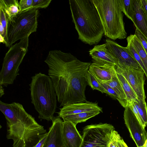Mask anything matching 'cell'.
<instances>
[{
    "label": "cell",
    "mask_w": 147,
    "mask_h": 147,
    "mask_svg": "<svg viewBox=\"0 0 147 147\" xmlns=\"http://www.w3.org/2000/svg\"><path fill=\"white\" fill-rule=\"evenodd\" d=\"M45 62L60 107L87 101V73L91 63L78 59L70 53L50 51Z\"/></svg>",
    "instance_id": "1"
},
{
    "label": "cell",
    "mask_w": 147,
    "mask_h": 147,
    "mask_svg": "<svg viewBox=\"0 0 147 147\" xmlns=\"http://www.w3.org/2000/svg\"><path fill=\"white\" fill-rule=\"evenodd\" d=\"M0 110L6 120L7 138L13 140V147H33L47 133L19 103L0 100Z\"/></svg>",
    "instance_id": "2"
},
{
    "label": "cell",
    "mask_w": 147,
    "mask_h": 147,
    "mask_svg": "<svg viewBox=\"0 0 147 147\" xmlns=\"http://www.w3.org/2000/svg\"><path fill=\"white\" fill-rule=\"evenodd\" d=\"M69 3L79 39L90 45L98 43L104 31L93 0H69Z\"/></svg>",
    "instance_id": "3"
},
{
    "label": "cell",
    "mask_w": 147,
    "mask_h": 147,
    "mask_svg": "<svg viewBox=\"0 0 147 147\" xmlns=\"http://www.w3.org/2000/svg\"><path fill=\"white\" fill-rule=\"evenodd\" d=\"M29 84L32 103L38 113V118L52 120L57 106L56 94L49 76L39 73L31 77Z\"/></svg>",
    "instance_id": "4"
},
{
    "label": "cell",
    "mask_w": 147,
    "mask_h": 147,
    "mask_svg": "<svg viewBox=\"0 0 147 147\" xmlns=\"http://www.w3.org/2000/svg\"><path fill=\"white\" fill-rule=\"evenodd\" d=\"M103 26L104 34L113 40L127 37L123 13L119 0H93Z\"/></svg>",
    "instance_id": "5"
},
{
    "label": "cell",
    "mask_w": 147,
    "mask_h": 147,
    "mask_svg": "<svg viewBox=\"0 0 147 147\" xmlns=\"http://www.w3.org/2000/svg\"><path fill=\"white\" fill-rule=\"evenodd\" d=\"M29 36L12 45L5 54L0 72V85L7 87L13 84L19 75V67L28 51Z\"/></svg>",
    "instance_id": "6"
},
{
    "label": "cell",
    "mask_w": 147,
    "mask_h": 147,
    "mask_svg": "<svg viewBox=\"0 0 147 147\" xmlns=\"http://www.w3.org/2000/svg\"><path fill=\"white\" fill-rule=\"evenodd\" d=\"M38 16V9H30L20 12L12 22H8L7 36L9 47L36 31Z\"/></svg>",
    "instance_id": "7"
},
{
    "label": "cell",
    "mask_w": 147,
    "mask_h": 147,
    "mask_svg": "<svg viewBox=\"0 0 147 147\" xmlns=\"http://www.w3.org/2000/svg\"><path fill=\"white\" fill-rule=\"evenodd\" d=\"M114 130L113 126L107 123L87 125L83 130L80 147H108Z\"/></svg>",
    "instance_id": "8"
},
{
    "label": "cell",
    "mask_w": 147,
    "mask_h": 147,
    "mask_svg": "<svg viewBox=\"0 0 147 147\" xmlns=\"http://www.w3.org/2000/svg\"><path fill=\"white\" fill-rule=\"evenodd\" d=\"M116 71L122 75L131 85L138 99L145 102L146 96L144 90L145 74L144 71L117 65Z\"/></svg>",
    "instance_id": "9"
},
{
    "label": "cell",
    "mask_w": 147,
    "mask_h": 147,
    "mask_svg": "<svg viewBox=\"0 0 147 147\" xmlns=\"http://www.w3.org/2000/svg\"><path fill=\"white\" fill-rule=\"evenodd\" d=\"M105 41L107 48L117 60V65L144 71L126 47H122L110 39H107Z\"/></svg>",
    "instance_id": "10"
},
{
    "label": "cell",
    "mask_w": 147,
    "mask_h": 147,
    "mask_svg": "<svg viewBox=\"0 0 147 147\" xmlns=\"http://www.w3.org/2000/svg\"><path fill=\"white\" fill-rule=\"evenodd\" d=\"M124 119L131 137L137 147H142L146 138V133L129 106L125 108Z\"/></svg>",
    "instance_id": "11"
},
{
    "label": "cell",
    "mask_w": 147,
    "mask_h": 147,
    "mask_svg": "<svg viewBox=\"0 0 147 147\" xmlns=\"http://www.w3.org/2000/svg\"><path fill=\"white\" fill-rule=\"evenodd\" d=\"M52 121L43 147H67L62 134L63 121L58 116L54 117Z\"/></svg>",
    "instance_id": "12"
},
{
    "label": "cell",
    "mask_w": 147,
    "mask_h": 147,
    "mask_svg": "<svg viewBox=\"0 0 147 147\" xmlns=\"http://www.w3.org/2000/svg\"><path fill=\"white\" fill-rule=\"evenodd\" d=\"M98 103L87 101L85 102L73 103L66 105L60 108L57 113L59 117L84 112L98 111L102 112V108Z\"/></svg>",
    "instance_id": "13"
},
{
    "label": "cell",
    "mask_w": 147,
    "mask_h": 147,
    "mask_svg": "<svg viewBox=\"0 0 147 147\" xmlns=\"http://www.w3.org/2000/svg\"><path fill=\"white\" fill-rule=\"evenodd\" d=\"M76 125L72 122L63 121L62 131L67 147H80L83 139L76 129Z\"/></svg>",
    "instance_id": "14"
},
{
    "label": "cell",
    "mask_w": 147,
    "mask_h": 147,
    "mask_svg": "<svg viewBox=\"0 0 147 147\" xmlns=\"http://www.w3.org/2000/svg\"><path fill=\"white\" fill-rule=\"evenodd\" d=\"M89 53L93 62L114 65L117 64V59L107 48L106 43L95 46Z\"/></svg>",
    "instance_id": "15"
},
{
    "label": "cell",
    "mask_w": 147,
    "mask_h": 147,
    "mask_svg": "<svg viewBox=\"0 0 147 147\" xmlns=\"http://www.w3.org/2000/svg\"><path fill=\"white\" fill-rule=\"evenodd\" d=\"M134 15L132 21L136 28L147 41V12L141 0H133Z\"/></svg>",
    "instance_id": "16"
},
{
    "label": "cell",
    "mask_w": 147,
    "mask_h": 147,
    "mask_svg": "<svg viewBox=\"0 0 147 147\" xmlns=\"http://www.w3.org/2000/svg\"><path fill=\"white\" fill-rule=\"evenodd\" d=\"M115 66L93 62L90 65L89 71L98 80L106 82L111 80Z\"/></svg>",
    "instance_id": "17"
},
{
    "label": "cell",
    "mask_w": 147,
    "mask_h": 147,
    "mask_svg": "<svg viewBox=\"0 0 147 147\" xmlns=\"http://www.w3.org/2000/svg\"><path fill=\"white\" fill-rule=\"evenodd\" d=\"M115 92L119 98V102L125 108L128 104L125 93L116 75L115 68L111 80L105 82Z\"/></svg>",
    "instance_id": "18"
},
{
    "label": "cell",
    "mask_w": 147,
    "mask_h": 147,
    "mask_svg": "<svg viewBox=\"0 0 147 147\" xmlns=\"http://www.w3.org/2000/svg\"><path fill=\"white\" fill-rule=\"evenodd\" d=\"M0 7L5 13L8 22H12L13 18L20 13L19 3L17 0H0Z\"/></svg>",
    "instance_id": "19"
},
{
    "label": "cell",
    "mask_w": 147,
    "mask_h": 147,
    "mask_svg": "<svg viewBox=\"0 0 147 147\" xmlns=\"http://www.w3.org/2000/svg\"><path fill=\"white\" fill-rule=\"evenodd\" d=\"M100 112L98 111H90L62 116L64 121L72 122L76 125L79 123L86 121L88 119L99 114Z\"/></svg>",
    "instance_id": "20"
},
{
    "label": "cell",
    "mask_w": 147,
    "mask_h": 147,
    "mask_svg": "<svg viewBox=\"0 0 147 147\" xmlns=\"http://www.w3.org/2000/svg\"><path fill=\"white\" fill-rule=\"evenodd\" d=\"M115 71L117 76L126 95L128 102L132 101L138 102L139 100L131 85L122 75L117 72L116 71Z\"/></svg>",
    "instance_id": "21"
},
{
    "label": "cell",
    "mask_w": 147,
    "mask_h": 147,
    "mask_svg": "<svg viewBox=\"0 0 147 147\" xmlns=\"http://www.w3.org/2000/svg\"><path fill=\"white\" fill-rule=\"evenodd\" d=\"M8 20L3 9L0 7V42L9 47L7 38Z\"/></svg>",
    "instance_id": "22"
},
{
    "label": "cell",
    "mask_w": 147,
    "mask_h": 147,
    "mask_svg": "<svg viewBox=\"0 0 147 147\" xmlns=\"http://www.w3.org/2000/svg\"><path fill=\"white\" fill-rule=\"evenodd\" d=\"M131 41L147 70V54L136 35L131 34L128 36Z\"/></svg>",
    "instance_id": "23"
},
{
    "label": "cell",
    "mask_w": 147,
    "mask_h": 147,
    "mask_svg": "<svg viewBox=\"0 0 147 147\" xmlns=\"http://www.w3.org/2000/svg\"><path fill=\"white\" fill-rule=\"evenodd\" d=\"M119 0L122 12L132 21L135 12L133 0Z\"/></svg>",
    "instance_id": "24"
},
{
    "label": "cell",
    "mask_w": 147,
    "mask_h": 147,
    "mask_svg": "<svg viewBox=\"0 0 147 147\" xmlns=\"http://www.w3.org/2000/svg\"><path fill=\"white\" fill-rule=\"evenodd\" d=\"M127 45L126 47L130 52L134 58L139 63L143 69L145 76L147 77V70L145 68L137 52L135 49L131 41L128 37L127 38Z\"/></svg>",
    "instance_id": "25"
},
{
    "label": "cell",
    "mask_w": 147,
    "mask_h": 147,
    "mask_svg": "<svg viewBox=\"0 0 147 147\" xmlns=\"http://www.w3.org/2000/svg\"><path fill=\"white\" fill-rule=\"evenodd\" d=\"M140 115L145 125H147V107L146 102L139 100L138 102H134Z\"/></svg>",
    "instance_id": "26"
},
{
    "label": "cell",
    "mask_w": 147,
    "mask_h": 147,
    "mask_svg": "<svg viewBox=\"0 0 147 147\" xmlns=\"http://www.w3.org/2000/svg\"><path fill=\"white\" fill-rule=\"evenodd\" d=\"M87 76L88 85L90 86L93 90H97L102 93H105L103 88L100 85L97 78L89 70Z\"/></svg>",
    "instance_id": "27"
},
{
    "label": "cell",
    "mask_w": 147,
    "mask_h": 147,
    "mask_svg": "<svg viewBox=\"0 0 147 147\" xmlns=\"http://www.w3.org/2000/svg\"><path fill=\"white\" fill-rule=\"evenodd\" d=\"M97 79L100 85L103 88L105 93L107 94L112 98L117 99L119 101V98L118 96L114 90L105 82Z\"/></svg>",
    "instance_id": "28"
},
{
    "label": "cell",
    "mask_w": 147,
    "mask_h": 147,
    "mask_svg": "<svg viewBox=\"0 0 147 147\" xmlns=\"http://www.w3.org/2000/svg\"><path fill=\"white\" fill-rule=\"evenodd\" d=\"M52 0H33L32 9L45 8L47 7Z\"/></svg>",
    "instance_id": "29"
},
{
    "label": "cell",
    "mask_w": 147,
    "mask_h": 147,
    "mask_svg": "<svg viewBox=\"0 0 147 147\" xmlns=\"http://www.w3.org/2000/svg\"><path fill=\"white\" fill-rule=\"evenodd\" d=\"M33 0H21L19 1L20 12L32 9Z\"/></svg>",
    "instance_id": "30"
},
{
    "label": "cell",
    "mask_w": 147,
    "mask_h": 147,
    "mask_svg": "<svg viewBox=\"0 0 147 147\" xmlns=\"http://www.w3.org/2000/svg\"><path fill=\"white\" fill-rule=\"evenodd\" d=\"M128 105L130 107L132 111L134 113L136 118L139 121L140 124L144 129H145L146 126L142 120L139 113L136 107L134 101L128 102Z\"/></svg>",
    "instance_id": "31"
},
{
    "label": "cell",
    "mask_w": 147,
    "mask_h": 147,
    "mask_svg": "<svg viewBox=\"0 0 147 147\" xmlns=\"http://www.w3.org/2000/svg\"><path fill=\"white\" fill-rule=\"evenodd\" d=\"M118 132L114 130L111 140L109 144L108 147H117V143L119 139L121 138Z\"/></svg>",
    "instance_id": "32"
},
{
    "label": "cell",
    "mask_w": 147,
    "mask_h": 147,
    "mask_svg": "<svg viewBox=\"0 0 147 147\" xmlns=\"http://www.w3.org/2000/svg\"><path fill=\"white\" fill-rule=\"evenodd\" d=\"M135 34L141 42L147 54V41L140 32L136 29Z\"/></svg>",
    "instance_id": "33"
},
{
    "label": "cell",
    "mask_w": 147,
    "mask_h": 147,
    "mask_svg": "<svg viewBox=\"0 0 147 147\" xmlns=\"http://www.w3.org/2000/svg\"><path fill=\"white\" fill-rule=\"evenodd\" d=\"M48 134V132L38 142L36 145L33 147H43Z\"/></svg>",
    "instance_id": "34"
},
{
    "label": "cell",
    "mask_w": 147,
    "mask_h": 147,
    "mask_svg": "<svg viewBox=\"0 0 147 147\" xmlns=\"http://www.w3.org/2000/svg\"><path fill=\"white\" fill-rule=\"evenodd\" d=\"M117 147H128L121 138L117 140Z\"/></svg>",
    "instance_id": "35"
},
{
    "label": "cell",
    "mask_w": 147,
    "mask_h": 147,
    "mask_svg": "<svg viewBox=\"0 0 147 147\" xmlns=\"http://www.w3.org/2000/svg\"><path fill=\"white\" fill-rule=\"evenodd\" d=\"M142 3L147 12V0H141Z\"/></svg>",
    "instance_id": "36"
},
{
    "label": "cell",
    "mask_w": 147,
    "mask_h": 147,
    "mask_svg": "<svg viewBox=\"0 0 147 147\" xmlns=\"http://www.w3.org/2000/svg\"><path fill=\"white\" fill-rule=\"evenodd\" d=\"M4 89L3 88V86L0 85V96L1 97V96L4 94Z\"/></svg>",
    "instance_id": "37"
},
{
    "label": "cell",
    "mask_w": 147,
    "mask_h": 147,
    "mask_svg": "<svg viewBox=\"0 0 147 147\" xmlns=\"http://www.w3.org/2000/svg\"><path fill=\"white\" fill-rule=\"evenodd\" d=\"M142 147H147V133H146V141Z\"/></svg>",
    "instance_id": "38"
},
{
    "label": "cell",
    "mask_w": 147,
    "mask_h": 147,
    "mask_svg": "<svg viewBox=\"0 0 147 147\" xmlns=\"http://www.w3.org/2000/svg\"></svg>",
    "instance_id": "39"
}]
</instances>
